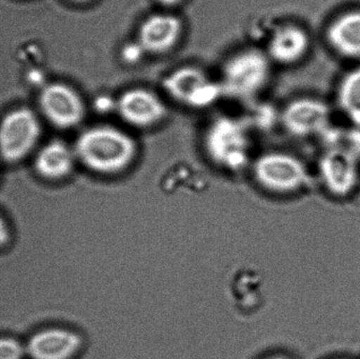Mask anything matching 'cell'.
<instances>
[{
  "instance_id": "cell-1",
  "label": "cell",
  "mask_w": 360,
  "mask_h": 359,
  "mask_svg": "<svg viewBox=\"0 0 360 359\" xmlns=\"http://www.w3.org/2000/svg\"><path fill=\"white\" fill-rule=\"evenodd\" d=\"M74 152L76 159L91 172L117 177L132 168L139 156V145L126 131L97 126L79 135Z\"/></svg>"
},
{
  "instance_id": "cell-2",
  "label": "cell",
  "mask_w": 360,
  "mask_h": 359,
  "mask_svg": "<svg viewBox=\"0 0 360 359\" xmlns=\"http://www.w3.org/2000/svg\"><path fill=\"white\" fill-rule=\"evenodd\" d=\"M203 150L210 162L230 174L247 170L253 162L249 129L231 116H220L209 124L203 136Z\"/></svg>"
},
{
  "instance_id": "cell-3",
  "label": "cell",
  "mask_w": 360,
  "mask_h": 359,
  "mask_svg": "<svg viewBox=\"0 0 360 359\" xmlns=\"http://www.w3.org/2000/svg\"><path fill=\"white\" fill-rule=\"evenodd\" d=\"M250 170L256 185L274 195L296 193L310 181L306 164L287 152H264L254 158Z\"/></svg>"
},
{
  "instance_id": "cell-4",
  "label": "cell",
  "mask_w": 360,
  "mask_h": 359,
  "mask_svg": "<svg viewBox=\"0 0 360 359\" xmlns=\"http://www.w3.org/2000/svg\"><path fill=\"white\" fill-rule=\"evenodd\" d=\"M271 59L257 48H247L233 55L224 63L220 82L222 93L234 98L255 96L270 79Z\"/></svg>"
},
{
  "instance_id": "cell-5",
  "label": "cell",
  "mask_w": 360,
  "mask_h": 359,
  "mask_svg": "<svg viewBox=\"0 0 360 359\" xmlns=\"http://www.w3.org/2000/svg\"><path fill=\"white\" fill-rule=\"evenodd\" d=\"M162 86L167 94L177 103L197 109L209 107L222 93L219 84L214 82L202 70L192 65L171 72Z\"/></svg>"
},
{
  "instance_id": "cell-6",
  "label": "cell",
  "mask_w": 360,
  "mask_h": 359,
  "mask_svg": "<svg viewBox=\"0 0 360 359\" xmlns=\"http://www.w3.org/2000/svg\"><path fill=\"white\" fill-rule=\"evenodd\" d=\"M40 134L39 122L31 110L17 109L0 122V156L8 162L27 155Z\"/></svg>"
},
{
  "instance_id": "cell-7",
  "label": "cell",
  "mask_w": 360,
  "mask_h": 359,
  "mask_svg": "<svg viewBox=\"0 0 360 359\" xmlns=\"http://www.w3.org/2000/svg\"><path fill=\"white\" fill-rule=\"evenodd\" d=\"M331 118L329 105L321 99L304 97L288 103L281 119L285 130L294 137L313 136L328 130Z\"/></svg>"
},
{
  "instance_id": "cell-8",
  "label": "cell",
  "mask_w": 360,
  "mask_h": 359,
  "mask_svg": "<svg viewBox=\"0 0 360 359\" xmlns=\"http://www.w3.org/2000/svg\"><path fill=\"white\" fill-rule=\"evenodd\" d=\"M319 166L323 185L333 195H349L359 183V162L352 150L331 148L323 154Z\"/></svg>"
},
{
  "instance_id": "cell-9",
  "label": "cell",
  "mask_w": 360,
  "mask_h": 359,
  "mask_svg": "<svg viewBox=\"0 0 360 359\" xmlns=\"http://www.w3.org/2000/svg\"><path fill=\"white\" fill-rule=\"evenodd\" d=\"M116 111L126 124L148 129L166 118L167 107L158 95L147 89L124 91L116 101Z\"/></svg>"
},
{
  "instance_id": "cell-10",
  "label": "cell",
  "mask_w": 360,
  "mask_h": 359,
  "mask_svg": "<svg viewBox=\"0 0 360 359\" xmlns=\"http://www.w3.org/2000/svg\"><path fill=\"white\" fill-rule=\"evenodd\" d=\"M39 105L44 115L57 128H73L84 118L82 99L65 84L46 86L40 94Z\"/></svg>"
},
{
  "instance_id": "cell-11",
  "label": "cell",
  "mask_w": 360,
  "mask_h": 359,
  "mask_svg": "<svg viewBox=\"0 0 360 359\" xmlns=\"http://www.w3.org/2000/svg\"><path fill=\"white\" fill-rule=\"evenodd\" d=\"M84 345L82 335L65 328H49L32 335L25 352L32 359H71Z\"/></svg>"
},
{
  "instance_id": "cell-12",
  "label": "cell",
  "mask_w": 360,
  "mask_h": 359,
  "mask_svg": "<svg viewBox=\"0 0 360 359\" xmlns=\"http://www.w3.org/2000/svg\"><path fill=\"white\" fill-rule=\"evenodd\" d=\"M181 33L182 22L179 17L154 14L141 23L137 42L145 53L164 54L176 46Z\"/></svg>"
},
{
  "instance_id": "cell-13",
  "label": "cell",
  "mask_w": 360,
  "mask_h": 359,
  "mask_svg": "<svg viewBox=\"0 0 360 359\" xmlns=\"http://www.w3.org/2000/svg\"><path fill=\"white\" fill-rule=\"evenodd\" d=\"M310 48V37L306 30L294 23L281 25L269 39V58L281 65H294L302 60Z\"/></svg>"
},
{
  "instance_id": "cell-14",
  "label": "cell",
  "mask_w": 360,
  "mask_h": 359,
  "mask_svg": "<svg viewBox=\"0 0 360 359\" xmlns=\"http://www.w3.org/2000/svg\"><path fill=\"white\" fill-rule=\"evenodd\" d=\"M332 50L347 59H360V10L342 13L326 30Z\"/></svg>"
},
{
  "instance_id": "cell-15",
  "label": "cell",
  "mask_w": 360,
  "mask_h": 359,
  "mask_svg": "<svg viewBox=\"0 0 360 359\" xmlns=\"http://www.w3.org/2000/svg\"><path fill=\"white\" fill-rule=\"evenodd\" d=\"M74 149L63 141H51L44 145L35 160L38 174L46 179H63L73 170L76 162Z\"/></svg>"
},
{
  "instance_id": "cell-16",
  "label": "cell",
  "mask_w": 360,
  "mask_h": 359,
  "mask_svg": "<svg viewBox=\"0 0 360 359\" xmlns=\"http://www.w3.org/2000/svg\"><path fill=\"white\" fill-rule=\"evenodd\" d=\"M338 107L360 130V65L345 74L336 93Z\"/></svg>"
},
{
  "instance_id": "cell-17",
  "label": "cell",
  "mask_w": 360,
  "mask_h": 359,
  "mask_svg": "<svg viewBox=\"0 0 360 359\" xmlns=\"http://www.w3.org/2000/svg\"><path fill=\"white\" fill-rule=\"evenodd\" d=\"M25 347L12 337H0V359H21Z\"/></svg>"
},
{
  "instance_id": "cell-18",
  "label": "cell",
  "mask_w": 360,
  "mask_h": 359,
  "mask_svg": "<svg viewBox=\"0 0 360 359\" xmlns=\"http://www.w3.org/2000/svg\"><path fill=\"white\" fill-rule=\"evenodd\" d=\"M10 240V230L4 219L0 216V247L4 246Z\"/></svg>"
},
{
  "instance_id": "cell-19",
  "label": "cell",
  "mask_w": 360,
  "mask_h": 359,
  "mask_svg": "<svg viewBox=\"0 0 360 359\" xmlns=\"http://www.w3.org/2000/svg\"><path fill=\"white\" fill-rule=\"evenodd\" d=\"M158 2H160V4H164V6H176V4H180V2L182 1V0H158Z\"/></svg>"
},
{
  "instance_id": "cell-20",
  "label": "cell",
  "mask_w": 360,
  "mask_h": 359,
  "mask_svg": "<svg viewBox=\"0 0 360 359\" xmlns=\"http://www.w3.org/2000/svg\"><path fill=\"white\" fill-rule=\"evenodd\" d=\"M354 143L360 150V130L357 131L356 134L354 135Z\"/></svg>"
},
{
  "instance_id": "cell-21",
  "label": "cell",
  "mask_w": 360,
  "mask_h": 359,
  "mask_svg": "<svg viewBox=\"0 0 360 359\" xmlns=\"http://www.w3.org/2000/svg\"><path fill=\"white\" fill-rule=\"evenodd\" d=\"M266 359H290L289 358H287V356L283 355H276V356H272V358H269Z\"/></svg>"
},
{
  "instance_id": "cell-22",
  "label": "cell",
  "mask_w": 360,
  "mask_h": 359,
  "mask_svg": "<svg viewBox=\"0 0 360 359\" xmlns=\"http://www.w3.org/2000/svg\"><path fill=\"white\" fill-rule=\"evenodd\" d=\"M72 1H75V2H88V1H90V0H72Z\"/></svg>"
}]
</instances>
